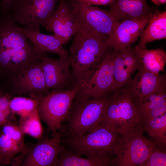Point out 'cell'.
<instances>
[{"mask_svg": "<svg viewBox=\"0 0 166 166\" xmlns=\"http://www.w3.org/2000/svg\"><path fill=\"white\" fill-rule=\"evenodd\" d=\"M107 39L99 37H86L79 34L72 39L69 58L76 85L83 86L98 64L111 49Z\"/></svg>", "mask_w": 166, "mask_h": 166, "instance_id": "obj_2", "label": "cell"}, {"mask_svg": "<svg viewBox=\"0 0 166 166\" xmlns=\"http://www.w3.org/2000/svg\"><path fill=\"white\" fill-rule=\"evenodd\" d=\"M125 88L134 98L166 92V75L153 73L142 66Z\"/></svg>", "mask_w": 166, "mask_h": 166, "instance_id": "obj_14", "label": "cell"}, {"mask_svg": "<svg viewBox=\"0 0 166 166\" xmlns=\"http://www.w3.org/2000/svg\"><path fill=\"white\" fill-rule=\"evenodd\" d=\"M60 0H15L9 13L12 19L27 28L45 27Z\"/></svg>", "mask_w": 166, "mask_h": 166, "instance_id": "obj_8", "label": "cell"}, {"mask_svg": "<svg viewBox=\"0 0 166 166\" xmlns=\"http://www.w3.org/2000/svg\"><path fill=\"white\" fill-rule=\"evenodd\" d=\"M124 64L132 75L142 66L141 59L138 52L131 46L121 50Z\"/></svg>", "mask_w": 166, "mask_h": 166, "instance_id": "obj_29", "label": "cell"}, {"mask_svg": "<svg viewBox=\"0 0 166 166\" xmlns=\"http://www.w3.org/2000/svg\"><path fill=\"white\" fill-rule=\"evenodd\" d=\"M108 6V10L115 22L148 16L158 10L156 7H151L147 0H113Z\"/></svg>", "mask_w": 166, "mask_h": 166, "instance_id": "obj_18", "label": "cell"}, {"mask_svg": "<svg viewBox=\"0 0 166 166\" xmlns=\"http://www.w3.org/2000/svg\"><path fill=\"white\" fill-rule=\"evenodd\" d=\"M143 128L124 137L119 154L113 158L110 165L141 166L156 145L143 134Z\"/></svg>", "mask_w": 166, "mask_h": 166, "instance_id": "obj_9", "label": "cell"}, {"mask_svg": "<svg viewBox=\"0 0 166 166\" xmlns=\"http://www.w3.org/2000/svg\"><path fill=\"white\" fill-rule=\"evenodd\" d=\"M45 28L58 37L63 45L77 34V30L66 0H60Z\"/></svg>", "mask_w": 166, "mask_h": 166, "instance_id": "obj_15", "label": "cell"}, {"mask_svg": "<svg viewBox=\"0 0 166 166\" xmlns=\"http://www.w3.org/2000/svg\"><path fill=\"white\" fill-rule=\"evenodd\" d=\"M143 128L152 137V142L156 146L166 148V113L149 121L143 125Z\"/></svg>", "mask_w": 166, "mask_h": 166, "instance_id": "obj_25", "label": "cell"}, {"mask_svg": "<svg viewBox=\"0 0 166 166\" xmlns=\"http://www.w3.org/2000/svg\"><path fill=\"white\" fill-rule=\"evenodd\" d=\"M124 137L143 128L133 98L126 88L112 93L100 123Z\"/></svg>", "mask_w": 166, "mask_h": 166, "instance_id": "obj_3", "label": "cell"}, {"mask_svg": "<svg viewBox=\"0 0 166 166\" xmlns=\"http://www.w3.org/2000/svg\"><path fill=\"white\" fill-rule=\"evenodd\" d=\"M114 53L111 50L98 64L76 97L80 98L99 97L112 93L113 85V65Z\"/></svg>", "mask_w": 166, "mask_h": 166, "instance_id": "obj_10", "label": "cell"}, {"mask_svg": "<svg viewBox=\"0 0 166 166\" xmlns=\"http://www.w3.org/2000/svg\"><path fill=\"white\" fill-rule=\"evenodd\" d=\"M37 109L24 119H20L19 126L23 132L38 140L43 135L44 130Z\"/></svg>", "mask_w": 166, "mask_h": 166, "instance_id": "obj_28", "label": "cell"}, {"mask_svg": "<svg viewBox=\"0 0 166 166\" xmlns=\"http://www.w3.org/2000/svg\"><path fill=\"white\" fill-rule=\"evenodd\" d=\"M12 97L0 90V109L9 116L13 117L10 109L9 104Z\"/></svg>", "mask_w": 166, "mask_h": 166, "instance_id": "obj_32", "label": "cell"}, {"mask_svg": "<svg viewBox=\"0 0 166 166\" xmlns=\"http://www.w3.org/2000/svg\"><path fill=\"white\" fill-rule=\"evenodd\" d=\"M124 137L100 123L77 139L61 138L65 147L86 157L111 161L119 153Z\"/></svg>", "mask_w": 166, "mask_h": 166, "instance_id": "obj_1", "label": "cell"}, {"mask_svg": "<svg viewBox=\"0 0 166 166\" xmlns=\"http://www.w3.org/2000/svg\"><path fill=\"white\" fill-rule=\"evenodd\" d=\"M10 116L0 109V127L10 122Z\"/></svg>", "mask_w": 166, "mask_h": 166, "instance_id": "obj_35", "label": "cell"}, {"mask_svg": "<svg viewBox=\"0 0 166 166\" xmlns=\"http://www.w3.org/2000/svg\"><path fill=\"white\" fill-rule=\"evenodd\" d=\"M110 95L88 98L76 96L66 120L67 125L65 138H80L100 124L105 114Z\"/></svg>", "mask_w": 166, "mask_h": 166, "instance_id": "obj_4", "label": "cell"}, {"mask_svg": "<svg viewBox=\"0 0 166 166\" xmlns=\"http://www.w3.org/2000/svg\"><path fill=\"white\" fill-rule=\"evenodd\" d=\"M139 53L142 66L148 71L155 74L164 71L166 63V52L161 48L148 49L146 48H134Z\"/></svg>", "mask_w": 166, "mask_h": 166, "instance_id": "obj_23", "label": "cell"}, {"mask_svg": "<svg viewBox=\"0 0 166 166\" xmlns=\"http://www.w3.org/2000/svg\"><path fill=\"white\" fill-rule=\"evenodd\" d=\"M18 30L27 38L38 55L48 52L58 54L59 57L68 55L63 47V45L60 38L55 34H43L40 30L30 29L26 27H18Z\"/></svg>", "mask_w": 166, "mask_h": 166, "instance_id": "obj_19", "label": "cell"}, {"mask_svg": "<svg viewBox=\"0 0 166 166\" xmlns=\"http://www.w3.org/2000/svg\"><path fill=\"white\" fill-rule=\"evenodd\" d=\"M133 99L141 119L142 127L151 120L166 113V92Z\"/></svg>", "mask_w": 166, "mask_h": 166, "instance_id": "obj_20", "label": "cell"}, {"mask_svg": "<svg viewBox=\"0 0 166 166\" xmlns=\"http://www.w3.org/2000/svg\"><path fill=\"white\" fill-rule=\"evenodd\" d=\"M88 6L108 5L113 0H76Z\"/></svg>", "mask_w": 166, "mask_h": 166, "instance_id": "obj_33", "label": "cell"}, {"mask_svg": "<svg viewBox=\"0 0 166 166\" xmlns=\"http://www.w3.org/2000/svg\"><path fill=\"white\" fill-rule=\"evenodd\" d=\"M39 101L21 96L12 97L10 100L9 106L12 113L17 114L20 119L27 117L38 108Z\"/></svg>", "mask_w": 166, "mask_h": 166, "instance_id": "obj_27", "label": "cell"}, {"mask_svg": "<svg viewBox=\"0 0 166 166\" xmlns=\"http://www.w3.org/2000/svg\"><path fill=\"white\" fill-rule=\"evenodd\" d=\"M37 57L34 47L0 52V83L13 73L28 65Z\"/></svg>", "mask_w": 166, "mask_h": 166, "instance_id": "obj_16", "label": "cell"}, {"mask_svg": "<svg viewBox=\"0 0 166 166\" xmlns=\"http://www.w3.org/2000/svg\"><path fill=\"white\" fill-rule=\"evenodd\" d=\"M153 14L115 22L106 40L109 47L116 53L131 46L140 37Z\"/></svg>", "mask_w": 166, "mask_h": 166, "instance_id": "obj_13", "label": "cell"}, {"mask_svg": "<svg viewBox=\"0 0 166 166\" xmlns=\"http://www.w3.org/2000/svg\"><path fill=\"white\" fill-rule=\"evenodd\" d=\"M155 4L159 6L166 3V0H151Z\"/></svg>", "mask_w": 166, "mask_h": 166, "instance_id": "obj_36", "label": "cell"}, {"mask_svg": "<svg viewBox=\"0 0 166 166\" xmlns=\"http://www.w3.org/2000/svg\"><path fill=\"white\" fill-rule=\"evenodd\" d=\"M132 75L124 64L121 51L114 53L112 93L126 87L132 78Z\"/></svg>", "mask_w": 166, "mask_h": 166, "instance_id": "obj_26", "label": "cell"}, {"mask_svg": "<svg viewBox=\"0 0 166 166\" xmlns=\"http://www.w3.org/2000/svg\"><path fill=\"white\" fill-rule=\"evenodd\" d=\"M62 134L51 138L43 135L36 143L28 147L21 166H57L59 156L66 148Z\"/></svg>", "mask_w": 166, "mask_h": 166, "instance_id": "obj_12", "label": "cell"}, {"mask_svg": "<svg viewBox=\"0 0 166 166\" xmlns=\"http://www.w3.org/2000/svg\"><path fill=\"white\" fill-rule=\"evenodd\" d=\"M2 133L19 144L26 146L24 142L25 134L19 126L9 122L2 126Z\"/></svg>", "mask_w": 166, "mask_h": 166, "instance_id": "obj_30", "label": "cell"}, {"mask_svg": "<svg viewBox=\"0 0 166 166\" xmlns=\"http://www.w3.org/2000/svg\"><path fill=\"white\" fill-rule=\"evenodd\" d=\"M40 60L46 86L50 91L66 90L76 86L67 56L58 59L45 54L38 55Z\"/></svg>", "mask_w": 166, "mask_h": 166, "instance_id": "obj_11", "label": "cell"}, {"mask_svg": "<svg viewBox=\"0 0 166 166\" xmlns=\"http://www.w3.org/2000/svg\"><path fill=\"white\" fill-rule=\"evenodd\" d=\"M135 48H146V44L166 38V11L157 10L153 14L140 36Z\"/></svg>", "mask_w": 166, "mask_h": 166, "instance_id": "obj_21", "label": "cell"}, {"mask_svg": "<svg viewBox=\"0 0 166 166\" xmlns=\"http://www.w3.org/2000/svg\"><path fill=\"white\" fill-rule=\"evenodd\" d=\"M15 0H1L0 13H9Z\"/></svg>", "mask_w": 166, "mask_h": 166, "instance_id": "obj_34", "label": "cell"}, {"mask_svg": "<svg viewBox=\"0 0 166 166\" xmlns=\"http://www.w3.org/2000/svg\"><path fill=\"white\" fill-rule=\"evenodd\" d=\"M82 85L66 90L50 91L39 101L37 110L53 136L61 134L62 123L67 118L74 100Z\"/></svg>", "mask_w": 166, "mask_h": 166, "instance_id": "obj_7", "label": "cell"}, {"mask_svg": "<svg viewBox=\"0 0 166 166\" xmlns=\"http://www.w3.org/2000/svg\"><path fill=\"white\" fill-rule=\"evenodd\" d=\"M77 34L107 39L115 22L108 10L88 6L76 0H66Z\"/></svg>", "mask_w": 166, "mask_h": 166, "instance_id": "obj_6", "label": "cell"}, {"mask_svg": "<svg viewBox=\"0 0 166 166\" xmlns=\"http://www.w3.org/2000/svg\"><path fill=\"white\" fill-rule=\"evenodd\" d=\"M2 164H4L5 165L4 162L2 160L0 157V165Z\"/></svg>", "mask_w": 166, "mask_h": 166, "instance_id": "obj_37", "label": "cell"}, {"mask_svg": "<svg viewBox=\"0 0 166 166\" xmlns=\"http://www.w3.org/2000/svg\"><path fill=\"white\" fill-rule=\"evenodd\" d=\"M0 90L12 97L21 96L39 101L50 91L46 86L40 60L13 73L0 83Z\"/></svg>", "mask_w": 166, "mask_h": 166, "instance_id": "obj_5", "label": "cell"}, {"mask_svg": "<svg viewBox=\"0 0 166 166\" xmlns=\"http://www.w3.org/2000/svg\"><path fill=\"white\" fill-rule=\"evenodd\" d=\"M28 146L21 145L0 133V157L5 165L19 166L27 153Z\"/></svg>", "mask_w": 166, "mask_h": 166, "instance_id": "obj_22", "label": "cell"}, {"mask_svg": "<svg viewBox=\"0 0 166 166\" xmlns=\"http://www.w3.org/2000/svg\"><path fill=\"white\" fill-rule=\"evenodd\" d=\"M111 161L83 157L67 148L60 155L57 166H107Z\"/></svg>", "mask_w": 166, "mask_h": 166, "instance_id": "obj_24", "label": "cell"}, {"mask_svg": "<svg viewBox=\"0 0 166 166\" xmlns=\"http://www.w3.org/2000/svg\"><path fill=\"white\" fill-rule=\"evenodd\" d=\"M9 13H0V52L11 49L33 47Z\"/></svg>", "mask_w": 166, "mask_h": 166, "instance_id": "obj_17", "label": "cell"}, {"mask_svg": "<svg viewBox=\"0 0 166 166\" xmlns=\"http://www.w3.org/2000/svg\"><path fill=\"white\" fill-rule=\"evenodd\" d=\"M166 148L156 145L151 152L148 158L141 166H166Z\"/></svg>", "mask_w": 166, "mask_h": 166, "instance_id": "obj_31", "label": "cell"}]
</instances>
